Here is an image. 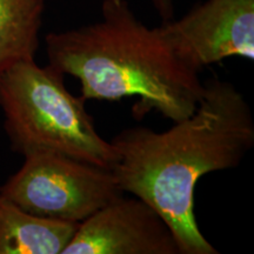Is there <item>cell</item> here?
Returning a JSON list of instances; mask_svg holds the SVG:
<instances>
[{"label":"cell","instance_id":"4","mask_svg":"<svg viewBox=\"0 0 254 254\" xmlns=\"http://www.w3.org/2000/svg\"><path fill=\"white\" fill-rule=\"evenodd\" d=\"M123 194L110 168L51 152L25 155L0 186L2 198L28 213L74 224Z\"/></svg>","mask_w":254,"mask_h":254},{"label":"cell","instance_id":"1","mask_svg":"<svg viewBox=\"0 0 254 254\" xmlns=\"http://www.w3.org/2000/svg\"><path fill=\"white\" fill-rule=\"evenodd\" d=\"M111 144L120 189L160 213L182 254H218L196 222L195 187L206 174L239 166L254 146L252 110L236 85L208 79L187 118L164 132L125 128Z\"/></svg>","mask_w":254,"mask_h":254},{"label":"cell","instance_id":"5","mask_svg":"<svg viewBox=\"0 0 254 254\" xmlns=\"http://www.w3.org/2000/svg\"><path fill=\"white\" fill-rule=\"evenodd\" d=\"M160 28L176 55L199 73L231 57L254 60V0H206Z\"/></svg>","mask_w":254,"mask_h":254},{"label":"cell","instance_id":"2","mask_svg":"<svg viewBox=\"0 0 254 254\" xmlns=\"http://www.w3.org/2000/svg\"><path fill=\"white\" fill-rule=\"evenodd\" d=\"M47 65L77 78L85 100L136 98L133 116L179 122L194 112L204 81L174 52L160 26L148 27L127 0H104L94 23L45 38Z\"/></svg>","mask_w":254,"mask_h":254},{"label":"cell","instance_id":"8","mask_svg":"<svg viewBox=\"0 0 254 254\" xmlns=\"http://www.w3.org/2000/svg\"><path fill=\"white\" fill-rule=\"evenodd\" d=\"M45 0H0V73L36 59Z\"/></svg>","mask_w":254,"mask_h":254},{"label":"cell","instance_id":"7","mask_svg":"<svg viewBox=\"0 0 254 254\" xmlns=\"http://www.w3.org/2000/svg\"><path fill=\"white\" fill-rule=\"evenodd\" d=\"M78 225L31 214L0 195V254H64Z\"/></svg>","mask_w":254,"mask_h":254},{"label":"cell","instance_id":"6","mask_svg":"<svg viewBox=\"0 0 254 254\" xmlns=\"http://www.w3.org/2000/svg\"><path fill=\"white\" fill-rule=\"evenodd\" d=\"M64 254H182L170 225L144 200L120 195L78 225Z\"/></svg>","mask_w":254,"mask_h":254},{"label":"cell","instance_id":"3","mask_svg":"<svg viewBox=\"0 0 254 254\" xmlns=\"http://www.w3.org/2000/svg\"><path fill=\"white\" fill-rule=\"evenodd\" d=\"M64 77L36 59L0 73V110L12 150L23 157L51 152L112 170L113 145L99 134L86 100L67 90Z\"/></svg>","mask_w":254,"mask_h":254},{"label":"cell","instance_id":"9","mask_svg":"<svg viewBox=\"0 0 254 254\" xmlns=\"http://www.w3.org/2000/svg\"><path fill=\"white\" fill-rule=\"evenodd\" d=\"M155 9L164 21L173 19V0H152Z\"/></svg>","mask_w":254,"mask_h":254}]
</instances>
